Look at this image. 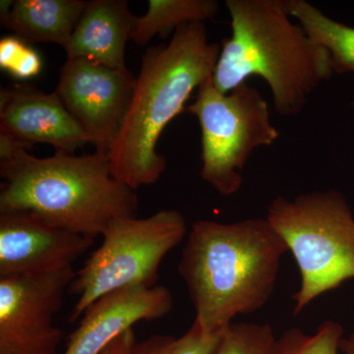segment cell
<instances>
[{"label":"cell","mask_w":354,"mask_h":354,"mask_svg":"<svg viewBox=\"0 0 354 354\" xmlns=\"http://www.w3.org/2000/svg\"><path fill=\"white\" fill-rule=\"evenodd\" d=\"M288 251L266 218L193 223L178 272L196 311L195 321L218 334L235 317L262 309L272 297Z\"/></svg>","instance_id":"cell-2"},{"label":"cell","mask_w":354,"mask_h":354,"mask_svg":"<svg viewBox=\"0 0 354 354\" xmlns=\"http://www.w3.org/2000/svg\"><path fill=\"white\" fill-rule=\"evenodd\" d=\"M218 7L215 0H150L148 11L137 20L131 41L145 46L157 35L167 39L180 26L215 17Z\"/></svg>","instance_id":"cell-16"},{"label":"cell","mask_w":354,"mask_h":354,"mask_svg":"<svg viewBox=\"0 0 354 354\" xmlns=\"http://www.w3.org/2000/svg\"><path fill=\"white\" fill-rule=\"evenodd\" d=\"M95 239L25 214H0V278L73 267Z\"/></svg>","instance_id":"cell-10"},{"label":"cell","mask_w":354,"mask_h":354,"mask_svg":"<svg viewBox=\"0 0 354 354\" xmlns=\"http://www.w3.org/2000/svg\"><path fill=\"white\" fill-rule=\"evenodd\" d=\"M344 327L333 320L324 321L315 334L290 328L278 337V354H339Z\"/></svg>","instance_id":"cell-19"},{"label":"cell","mask_w":354,"mask_h":354,"mask_svg":"<svg viewBox=\"0 0 354 354\" xmlns=\"http://www.w3.org/2000/svg\"><path fill=\"white\" fill-rule=\"evenodd\" d=\"M223 332H206L194 320L181 337L155 335L145 341L136 342L132 354H215Z\"/></svg>","instance_id":"cell-17"},{"label":"cell","mask_w":354,"mask_h":354,"mask_svg":"<svg viewBox=\"0 0 354 354\" xmlns=\"http://www.w3.org/2000/svg\"><path fill=\"white\" fill-rule=\"evenodd\" d=\"M186 232L185 218L177 209L111 221L101 245L76 272L70 286V291L78 297L70 322H75L95 300L114 290L155 286L160 263L183 241Z\"/></svg>","instance_id":"cell-7"},{"label":"cell","mask_w":354,"mask_h":354,"mask_svg":"<svg viewBox=\"0 0 354 354\" xmlns=\"http://www.w3.org/2000/svg\"><path fill=\"white\" fill-rule=\"evenodd\" d=\"M220 53L204 22L180 26L169 44L146 50L127 118L109 152L116 180L136 191L160 178L167 160L157 152L158 139L185 111L193 91L213 77Z\"/></svg>","instance_id":"cell-3"},{"label":"cell","mask_w":354,"mask_h":354,"mask_svg":"<svg viewBox=\"0 0 354 354\" xmlns=\"http://www.w3.org/2000/svg\"><path fill=\"white\" fill-rule=\"evenodd\" d=\"M0 214H25L97 239L115 218L136 216V191L116 180L109 153L39 158L0 134Z\"/></svg>","instance_id":"cell-1"},{"label":"cell","mask_w":354,"mask_h":354,"mask_svg":"<svg viewBox=\"0 0 354 354\" xmlns=\"http://www.w3.org/2000/svg\"><path fill=\"white\" fill-rule=\"evenodd\" d=\"M137 20L127 0L88 1L64 48L66 59L83 58L109 68H127L125 48L131 39Z\"/></svg>","instance_id":"cell-13"},{"label":"cell","mask_w":354,"mask_h":354,"mask_svg":"<svg viewBox=\"0 0 354 354\" xmlns=\"http://www.w3.org/2000/svg\"><path fill=\"white\" fill-rule=\"evenodd\" d=\"M293 19L329 53L334 73H354V27L337 22L306 0H286Z\"/></svg>","instance_id":"cell-15"},{"label":"cell","mask_w":354,"mask_h":354,"mask_svg":"<svg viewBox=\"0 0 354 354\" xmlns=\"http://www.w3.org/2000/svg\"><path fill=\"white\" fill-rule=\"evenodd\" d=\"M0 68L18 80H28L41 73L43 60L38 51L14 35L0 41Z\"/></svg>","instance_id":"cell-20"},{"label":"cell","mask_w":354,"mask_h":354,"mask_svg":"<svg viewBox=\"0 0 354 354\" xmlns=\"http://www.w3.org/2000/svg\"><path fill=\"white\" fill-rule=\"evenodd\" d=\"M215 354H278V337L268 324L232 323Z\"/></svg>","instance_id":"cell-18"},{"label":"cell","mask_w":354,"mask_h":354,"mask_svg":"<svg viewBox=\"0 0 354 354\" xmlns=\"http://www.w3.org/2000/svg\"><path fill=\"white\" fill-rule=\"evenodd\" d=\"M88 1L84 0H17L1 24L25 41L66 46Z\"/></svg>","instance_id":"cell-14"},{"label":"cell","mask_w":354,"mask_h":354,"mask_svg":"<svg viewBox=\"0 0 354 354\" xmlns=\"http://www.w3.org/2000/svg\"><path fill=\"white\" fill-rule=\"evenodd\" d=\"M232 34L223 39L212 77L223 94L253 76L271 90L279 115H298L334 75L328 50L288 13L286 0H227Z\"/></svg>","instance_id":"cell-4"},{"label":"cell","mask_w":354,"mask_h":354,"mask_svg":"<svg viewBox=\"0 0 354 354\" xmlns=\"http://www.w3.org/2000/svg\"><path fill=\"white\" fill-rule=\"evenodd\" d=\"M135 344L134 330L130 329L111 342L102 354H132Z\"/></svg>","instance_id":"cell-21"},{"label":"cell","mask_w":354,"mask_h":354,"mask_svg":"<svg viewBox=\"0 0 354 354\" xmlns=\"http://www.w3.org/2000/svg\"><path fill=\"white\" fill-rule=\"evenodd\" d=\"M136 77L90 60L66 59L55 94L84 128L95 151L109 153L131 104Z\"/></svg>","instance_id":"cell-9"},{"label":"cell","mask_w":354,"mask_h":354,"mask_svg":"<svg viewBox=\"0 0 354 354\" xmlns=\"http://www.w3.org/2000/svg\"><path fill=\"white\" fill-rule=\"evenodd\" d=\"M184 111L194 115L201 128L200 176L223 196L241 189L242 171L252 153L279 139L268 102L247 82L223 94L211 77Z\"/></svg>","instance_id":"cell-6"},{"label":"cell","mask_w":354,"mask_h":354,"mask_svg":"<svg viewBox=\"0 0 354 354\" xmlns=\"http://www.w3.org/2000/svg\"><path fill=\"white\" fill-rule=\"evenodd\" d=\"M75 276L72 267L0 278V354H57L62 332L53 320Z\"/></svg>","instance_id":"cell-8"},{"label":"cell","mask_w":354,"mask_h":354,"mask_svg":"<svg viewBox=\"0 0 354 354\" xmlns=\"http://www.w3.org/2000/svg\"><path fill=\"white\" fill-rule=\"evenodd\" d=\"M0 134L25 146L46 143L55 152L75 153L92 144L88 133L58 95L28 84H12L0 92Z\"/></svg>","instance_id":"cell-11"},{"label":"cell","mask_w":354,"mask_h":354,"mask_svg":"<svg viewBox=\"0 0 354 354\" xmlns=\"http://www.w3.org/2000/svg\"><path fill=\"white\" fill-rule=\"evenodd\" d=\"M266 218L299 269L301 283L292 297L295 316L317 297L354 279V216L339 191L277 197Z\"/></svg>","instance_id":"cell-5"},{"label":"cell","mask_w":354,"mask_h":354,"mask_svg":"<svg viewBox=\"0 0 354 354\" xmlns=\"http://www.w3.org/2000/svg\"><path fill=\"white\" fill-rule=\"evenodd\" d=\"M339 351L344 354H354V333L342 337L339 342Z\"/></svg>","instance_id":"cell-22"},{"label":"cell","mask_w":354,"mask_h":354,"mask_svg":"<svg viewBox=\"0 0 354 354\" xmlns=\"http://www.w3.org/2000/svg\"><path fill=\"white\" fill-rule=\"evenodd\" d=\"M172 306L174 298L165 286H128L109 292L86 309L62 354H102L134 324L162 318Z\"/></svg>","instance_id":"cell-12"}]
</instances>
